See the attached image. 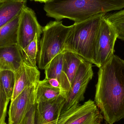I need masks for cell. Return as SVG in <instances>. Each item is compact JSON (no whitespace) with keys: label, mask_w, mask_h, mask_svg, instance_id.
Returning <instances> with one entry per match:
<instances>
[{"label":"cell","mask_w":124,"mask_h":124,"mask_svg":"<svg viewBox=\"0 0 124 124\" xmlns=\"http://www.w3.org/2000/svg\"><path fill=\"white\" fill-rule=\"evenodd\" d=\"M95 103L109 124L124 118V61L114 55L99 68Z\"/></svg>","instance_id":"1"},{"label":"cell","mask_w":124,"mask_h":124,"mask_svg":"<svg viewBox=\"0 0 124 124\" xmlns=\"http://www.w3.org/2000/svg\"><path fill=\"white\" fill-rule=\"evenodd\" d=\"M124 8V0H50L45 3L46 16L60 21L68 19L75 23L94 15Z\"/></svg>","instance_id":"2"},{"label":"cell","mask_w":124,"mask_h":124,"mask_svg":"<svg viewBox=\"0 0 124 124\" xmlns=\"http://www.w3.org/2000/svg\"><path fill=\"white\" fill-rule=\"evenodd\" d=\"M106 14L94 15L75 23L65 41L63 51H69L97 66L96 49L101 22Z\"/></svg>","instance_id":"3"},{"label":"cell","mask_w":124,"mask_h":124,"mask_svg":"<svg viewBox=\"0 0 124 124\" xmlns=\"http://www.w3.org/2000/svg\"><path fill=\"white\" fill-rule=\"evenodd\" d=\"M73 25L67 26L62 21H51L43 28L37 59L39 68L43 70L56 56L62 52L67 36Z\"/></svg>","instance_id":"4"},{"label":"cell","mask_w":124,"mask_h":124,"mask_svg":"<svg viewBox=\"0 0 124 124\" xmlns=\"http://www.w3.org/2000/svg\"><path fill=\"white\" fill-rule=\"evenodd\" d=\"M92 67V63L84 60H82L69 91L65 94V102L62 113L79 105V103L84 100L86 89L94 75Z\"/></svg>","instance_id":"5"},{"label":"cell","mask_w":124,"mask_h":124,"mask_svg":"<svg viewBox=\"0 0 124 124\" xmlns=\"http://www.w3.org/2000/svg\"><path fill=\"white\" fill-rule=\"evenodd\" d=\"M103 118L94 101L89 100L62 113L57 124H100Z\"/></svg>","instance_id":"6"},{"label":"cell","mask_w":124,"mask_h":124,"mask_svg":"<svg viewBox=\"0 0 124 124\" xmlns=\"http://www.w3.org/2000/svg\"><path fill=\"white\" fill-rule=\"evenodd\" d=\"M104 15L101 22L96 49L97 66L100 68L114 55V46L118 35Z\"/></svg>","instance_id":"7"},{"label":"cell","mask_w":124,"mask_h":124,"mask_svg":"<svg viewBox=\"0 0 124 124\" xmlns=\"http://www.w3.org/2000/svg\"><path fill=\"white\" fill-rule=\"evenodd\" d=\"M43 28L34 11L27 6L24 7L20 14L17 31V44L20 49L27 46L36 35L40 38Z\"/></svg>","instance_id":"8"},{"label":"cell","mask_w":124,"mask_h":124,"mask_svg":"<svg viewBox=\"0 0 124 124\" xmlns=\"http://www.w3.org/2000/svg\"><path fill=\"white\" fill-rule=\"evenodd\" d=\"M37 85L25 88L11 101L8 112V124H21L27 114L36 104Z\"/></svg>","instance_id":"9"},{"label":"cell","mask_w":124,"mask_h":124,"mask_svg":"<svg viewBox=\"0 0 124 124\" xmlns=\"http://www.w3.org/2000/svg\"><path fill=\"white\" fill-rule=\"evenodd\" d=\"M65 102V93L52 100L36 103L35 124H45L58 120Z\"/></svg>","instance_id":"10"},{"label":"cell","mask_w":124,"mask_h":124,"mask_svg":"<svg viewBox=\"0 0 124 124\" xmlns=\"http://www.w3.org/2000/svg\"><path fill=\"white\" fill-rule=\"evenodd\" d=\"M15 74V87L11 101L14 100L25 88L36 86L40 81V73L37 68L28 65L23 62Z\"/></svg>","instance_id":"11"},{"label":"cell","mask_w":124,"mask_h":124,"mask_svg":"<svg viewBox=\"0 0 124 124\" xmlns=\"http://www.w3.org/2000/svg\"><path fill=\"white\" fill-rule=\"evenodd\" d=\"M64 51V60L61 77V89L65 94L69 91L80 64L83 60L74 53Z\"/></svg>","instance_id":"12"},{"label":"cell","mask_w":124,"mask_h":124,"mask_svg":"<svg viewBox=\"0 0 124 124\" xmlns=\"http://www.w3.org/2000/svg\"><path fill=\"white\" fill-rule=\"evenodd\" d=\"M17 44L0 48V70L15 72L23 62Z\"/></svg>","instance_id":"13"},{"label":"cell","mask_w":124,"mask_h":124,"mask_svg":"<svg viewBox=\"0 0 124 124\" xmlns=\"http://www.w3.org/2000/svg\"><path fill=\"white\" fill-rule=\"evenodd\" d=\"M27 2L26 0L0 1V28L20 14Z\"/></svg>","instance_id":"14"},{"label":"cell","mask_w":124,"mask_h":124,"mask_svg":"<svg viewBox=\"0 0 124 124\" xmlns=\"http://www.w3.org/2000/svg\"><path fill=\"white\" fill-rule=\"evenodd\" d=\"M20 15L0 28V48L17 44V31Z\"/></svg>","instance_id":"15"},{"label":"cell","mask_w":124,"mask_h":124,"mask_svg":"<svg viewBox=\"0 0 124 124\" xmlns=\"http://www.w3.org/2000/svg\"><path fill=\"white\" fill-rule=\"evenodd\" d=\"M64 93L60 88L51 86L45 78L40 80L36 86V102L52 100Z\"/></svg>","instance_id":"16"},{"label":"cell","mask_w":124,"mask_h":124,"mask_svg":"<svg viewBox=\"0 0 124 124\" xmlns=\"http://www.w3.org/2000/svg\"><path fill=\"white\" fill-rule=\"evenodd\" d=\"M63 60L64 51L54 57L45 67V79H56L60 84Z\"/></svg>","instance_id":"17"},{"label":"cell","mask_w":124,"mask_h":124,"mask_svg":"<svg viewBox=\"0 0 124 124\" xmlns=\"http://www.w3.org/2000/svg\"><path fill=\"white\" fill-rule=\"evenodd\" d=\"M40 38L37 35L34 40L23 49H20L23 62L28 65L37 68L38 54Z\"/></svg>","instance_id":"18"},{"label":"cell","mask_w":124,"mask_h":124,"mask_svg":"<svg viewBox=\"0 0 124 124\" xmlns=\"http://www.w3.org/2000/svg\"><path fill=\"white\" fill-rule=\"evenodd\" d=\"M15 84L14 72L8 70H0V86L10 100L13 95Z\"/></svg>","instance_id":"19"},{"label":"cell","mask_w":124,"mask_h":124,"mask_svg":"<svg viewBox=\"0 0 124 124\" xmlns=\"http://www.w3.org/2000/svg\"><path fill=\"white\" fill-rule=\"evenodd\" d=\"M105 17L116 30L118 39L124 41V9L105 15Z\"/></svg>","instance_id":"20"},{"label":"cell","mask_w":124,"mask_h":124,"mask_svg":"<svg viewBox=\"0 0 124 124\" xmlns=\"http://www.w3.org/2000/svg\"><path fill=\"white\" fill-rule=\"evenodd\" d=\"M9 100L0 86V124L5 123L7 106Z\"/></svg>","instance_id":"21"},{"label":"cell","mask_w":124,"mask_h":124,"mask_svg":"<svg viewBox=\"0 0 124 124\" xmlns=\"http://www.w3.org/2000/svg\"><path fill=\"white\" fill-rule=\"evenodd\" d=\"M36 104L27 114L20 124H35Z\"/></svg>","instance_id":"22"},{"label":"cell","mask_w":124,"mask_h":124,"mask_svg":"<svg viewBox=\"0 0 124 124\" xmlns=\"http://www.w3.org/2000/svg\"><path fill=\"white\" fill-rule=\"evenodd\" d=\"M47 80L49 84L51 86L56 88H60L61 89L60 83L57 79H56L52 78L47 79Z\"/></svg>","instance_id":"23"},{"label":"cell","mask_w":124,"mask_h":124,"mask_svg":"<svg viewBox=\"0 0 124 124\" xmlns=\"http://www.w3.org/2000/svg\"><path fill=\"white\" fill-rule=\"evenodd\" d=\"M34 0L36 1H39V2H40V3H46V2L49 1L50 0Z\"/></svg>","instance_id":"24"},{"label":"cell","mask_w":124,"mask_h":124,"mask_svg":"<svg viewBox=\"0 0 124 124\" xmlns=\"http://www.w3.org/2000/svg\"><path fill=\"white\" fill-rule=\"evenodd\" d=\"M58 120H56V121H54L52 122H49V123L45 124H57Z\"/></svg>","instance_id":"25"},{"label":"cell","mask_w":124,"mask_h":124,"mask_svg":"<svg viewBox=\"0 0 124 124\" xmlns=\"http://www.w3.org/2000/svg\"><path fill=\"white\" fill-rule=\"evenodd\" d=\"M6 124V123H5V124Z\"/></svg>","instance_id":"26"},{"label":"cell","mask_w":124,"mask_h":124,"mask_svg":"<svg viewBox=\"0 0 124 124\" xmlns=\"http://www.w3.org/2000/svg\"><path fill=\"white\" fill-rule=\"evenodd\" d=\"M1 0H0V1Z\"/></svg>","instance_id":"27"},{"label":"cell","mask_w":124,"mask_h":124,"mask_svg":"<svg viewBox=\"0 0 124 124\" xmlns=\"http://www.w3.org/2000/svg\"></svg>","instance_id":"28"}]
</instances>
